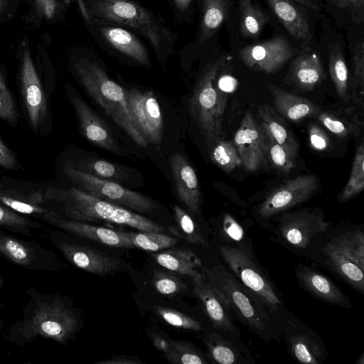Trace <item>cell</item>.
<instances>
[{
  "mask_svg": "<svg viewBox=\"0 0 364 364\" xmlns=\"http://www.w3.org/2000/svg\"><path fill=\"white\" fill-rule=\"evenodd\" d=\"M265 153L267 161L277 173L288 174L294 168V157L266 133Z\"/></svg>",
  "mask_w": 364,
  "mask_h": 364,
  "instance_id": "cell-43",
  "label": "cell"
},
{
  "mask_svg": "<svg viewBox=\"0 0 364 364\" xmlns=\"http://www.w3.org/2000/svg\"><path fill=\"white\" fill-rule=\"evenodd\" d=\"M0 256L21 267L40 271L62 266L56 255L34 241L26 240L0 229Z\"/></svg>",
  "mask_w": 364,
  "mask_h": 364,
  "instance_id": "cell-11",
  "label": "cell"
},
{
  "mask_svg": "<svg viewBox=\"0 0 364 364\" xmlns=\"http://www.w3.org/2000/svg\"><path fill=\"white\" fill-rule=\"evenodd\" d=\"M232 141L245 170L255 172L266 166L265 133L251 111L245 112Z\"/></svg>",
  "mask_w": 364,
  "mask_h": 364,
  "instance_id": "cell-15",
  "label": "cell"
},
{
  "mask_svg": "<svg viewBox=\"0 0 364 364\" xmlns=\"http://www.w3.org/2000/svg\"><path fill=\"white\" fill-rule=\"evenodd\" d=\"M299 4L311 8L316 9V6L314 4V0H296Z\"/></svg>",
  "mask_w": 364,
  "mask_h": 364,
  "instance_id": "cell-57",
  "label": "cell"
},
{
  "mask_svg": "<svg viewBox=\"0 0 364 364\" xmlns=\"http://www.w3.org/2000/svg\"><path fill=\"white\" fill-rule=\"evenodd\" d=\"M227 0H203V14L200 22L198 43L203 45L217 31L227 17Z\"/></svg>",
  "mask_w": 364,
  "mask_h": 364,
  "instance_id": "cell-34",
  "label": "cell"
},
{
  "mask_svg": "<svg viewBox=\"0 0 364 364\" xmlns=\"http://www.w3.org/2000/svg\"><path fill=\"white\" fill-rule=\"evenodd\" d=\"M38 9L43 13L47 18L53 17L56 7V0H35Z\"/></svg>",
  "mask_w": 364,
  "mask_h": 364,
  "instance_id": "cell-54",
  "label": "cell"
},
{
  "mask_svg": "<svg viewBox=\"0 0 364 364\" xmlns=\"http://www.w3.org/2000/svg\"><path fill=\"white\" fill-rule=\"evenodd\" d=\"M267 2L292 37L306 43L311 41L312 36L309 21L290 0H267Z\"/></svg>",
  "mask_w": 364,
  "mask_h": 364,
  "instance_id": "cell-28",
  "label": "cell"
},
{
  "mask_svg": "<svg viewBox=\"0 0 364 364\" xmlns=\"http://www.w3.org/2000/svg\"><path fill=\"white\" fill-rule=\"evenodd\" d=\"M125 92L129 108L139 131L148 142L154 145L161 144L164 120L154 92L135 88L125 90Z\"/></svg>",
  "mask_w": 364,
  "mask_h": 364,
  "instance_id": "cell-13",
  "label": "cell"
},
{
  "mask_svg": "<svg viewBox=\"0 0 364 364\" xmlns=\"http://www.w3.org/2000/svg\"><path fill=\"white\" fill-rule=\"evenodd\" d=\"M170 166L178 198L190 212L198 213L201 194L195 170L185 156L179 152L171 156Z\"/></svg>",
  "mask_w": 364,
  "mask_h": 364,
  "instance_id": "cell-22",
  "label": "cell"
},
{
  "mask_svg": "<svg viewBox=\"0 0 364 364\" xmlns=\"http://www.w3.org/2000/svg\"><path fill=\"white\" fill-rule=\"evenodd\" d=\"M193 291L201 303L203 309L212 323L219 331L228 333L231 338L238 339L240 332L235 325L230 310L211 287L203 277L192 281Z\"/></svg>",
  "mask_w": 364,
  "mask_h": 364,
  "instance_id": "cell-18",
  "label": "cell"
},
{
  "mask_svg": "<svg viewBox=\"0 0 364 364\" xmlns=\"http://www.w3.org/2000/svg\"><path fill=\"white\" fill-rule=\"evenodd\" d=\"M319 179L313 175L299 176L272 191L257 209L260 222H267L311 198L318 191Z\"/></svg>",
  "mask_w": 364,
  "mask_h": 364,
  "instance_id": "cell-10",
  "label": "cell"
},
{
  "mask_svg": "<svg viewBox=\"0 0 364 364\" xmlns=\"http://www.w3.org/2000/svg\"><path fill=\"white\" fill-rule=\"evenodd\" d=\"M63 209L71 220L80 222L104 221L127 225L144 232H164L161 225L127 208L105 201L72 187L64 191Z\"/></svg>",
  "mask_w": 364,
  "mask_h": 364,
  "instance_id": "cell-5",
  "label": "cell"
},
{
  "mask_svg": "<svg viewBox=\"0 0 364 364\" xmlns=\"http://www.w3.org/2000/svg\"><path fill=\"white\" fill-rule=\"evenodd\" d=\"M16 164L14 153L0 140V167L12 169Z\"/></svg>",
  "mask_w": 364,
  "mask_h": 364,
  "instance_id": "cell-52",
  "label": "cell"
},
{
  "mask_svg": "<svg viewBox=\"0 0 364 364\" xmlns=\"http://www.w3.org/2000/svg\"><path fill=\"white\" fill-rule=\"evenodd\" d=\"M134 247L149 252H157L174 246L178 240L162 232H127Z\"/></svg>",
  "mask_w": 364,
  "mask_h": 364,
  "instance_id": "cell-42",
  "label": "cell"
},
{
  "mask_svg": "<svg viewBox=\"0 0 364 364\" xmlns=\"http://www.w3.org/2000/svg\"><path fill=\"white\" fill-rule=\"evenodd\" d=\"M53 245L75 267L97 275L114 272L119 267L117 259L95 249L70 242L59 232L50 233Z\"/></svg>",
  "mask_w": 364,
  "mask_h": 364,
  "instance_id": "cell-16",
  "label": "cell"
},
{
  "mask_svg": "<svg viewBox=\"0 0 364 364\" xmlns=\"http://www.w3.org/2000/svg\"><path fill=\"white\" fill-rule=\"evenodd\" d=\"M309 141L312 149L316 151H327L331 146L329 136L316 124H311L309 127Z\"/></svg>",
  "mask_w": 364,
  "mask_h": 364,
  "instance_id": "cell-50",
  "label": "cell"
},
{
  "mask_svg": "<svg viewBox=\"0 0 364 364\" xmlns=\"http://www.w3.org/2000/svg\"><path fill=\"white\" fill-rule=\"evenodd\" d=\"M258 117L265 133L295 158L299 148L297 141L277 112L269 104L262 105L258 108Z\"/></svg>",
  "mask_w": 364,
  "mask_h": 364,
  "instance_id": "cell-26",
  "label": "cell"
},
{
  "mask_svg": "<svg viewBox=\"0 0 364 364\" xmlns=\"http://www.w3.org/2000/svg\"><path fill=\"white\" fill-rule=\"evenodd\" d=\"M69 98L77 114L84 136L92 144L110 152L119 151L112 133L105 122L71 89Z\"/></svg>",
  "mask_w": 364,
  "mask_h": 364,
  "instance_id": "cell-19",
  "label": "cell"
},
{
  "mask_svg": "<svg viewBox=\"0 0 364 364\" xmlns=\"http://www.w3.org/2000/svg\"><path fill=\"white\" fill-rule=\"evenodd\" d=\"M88 22L127 26L143 35L159 60L169 56L176 35L151 11L134 0H83Z\"/></svg>",
  "mask_w": 364,
  "mask_h": 364,
  "instance_id": "cell-2",
  "label": "cell"
},
{
  "mask_svg": "<svg viewBox=\"0 0 364 364\" xmlns=\"http://www.w3.org/2000/svg\"><path fill=\"white\" fill-rule=\"evenodd\" d=\"M294 54L295 50L286 38L276 36L244 46L238 56L250 69L271 74L279 70Z\"/></svg>",
  "mask_w": 364,
  "mask_h": 364,
  "instance_id": "cell-14",
  "label": "cell"
},
{
  "mask_svg": "<svg viewBox=\"0 0 364 364\" xmlns=\"http://www.w3.org/2000/svg\"><path fill=\"white\" fill-rule=\"evenodd\" d=\"M46 223L70 234L104 245L120 248H134L127 232L114 230L71 219H64L58 214L50 218Z\"/></svg>",
  "mask_w": 364,
  "mask_h": 364,
  "instance_id": "cell-20",
  "label": "cell"
},
{
  "mask_svg": "<svg viewBox=\"0 0 364 364\" xmlns=\"http://www.w3.org/2000/svg\"><path fill=\"white\" fill-rule=\"evenodd\" d=\"M6 5V0H0V12L2 11Z\"/></svg>",
  "mask_w": 364,
  "mask_h": 364,
  "instance_id": "cell-59",
  "label": "cell"
},
{
  "mask_svg": "<svg viewBox=\"0 0 364 364\" xmlns=\"http://www.w3.org/2000/svg\"><path fill=\"white\" fill-rule=\"evenodd\" d=\"M290 355L299 363L322 364L328 352L321 337L291 313L286 317L282 328Z\"/></svg>",
  "mask_w": 364,
  "mask_h": 364,
  "instance_id": "cell-12",
  "label": "cell"
},
{
  "mask_svg": "<svg viewBox=\"0 0 364 364\" xmlns=\"http://www.w3.org/2000/svg\"><path fill=\"white\" fill-rule=\"evenodd\" d=\"M202 272L231 315L242 325L266 342L280 341L287 316L274 311L224 267H203Z\"/></svg>",
  "mask_w": 364,
  "mask_h": 364,
  "instance_id": "cell-1",
  "label": "cell"
},
{
  "mask_svg": "<svg viewBox=\"0 0 364 364\" xmlns=\"http://www.w3.org/2000/svg\"><path fill=\"white\" fill-rule=\"evenodd\" d=\"M218 231L224 245L235 246L250 243L244 227L230 213L223 215Z\"/></svg>",
  "mask_w": 364,
  "mask_h": 364,
  "instance_id": "cell-46",
  "label": "cell"
},
{
  "mask_svg": "<svg viewBox=\"0 0 364 364\" xmlns=\"http://www.w3.org/2000/svg\"><path fill=\"white\" fill-rule=\"evenodd\" d=\"M318 121L330 132L340 138L358 134L362 123L352 111H324L316 116Z\"/></svg>",
  "mask_w": 364,
  "mask_h": 364,
  "instance_id": "cell-33",
  "label": "cell"
},
{
  "mask_svg": "<svg viewBox=\"0 0 364 364\" xmlns=\"http://www.w3.org/2000/svg\"><path fill=\"white\" fill-rule=\"evenodd\" d=\"M164 356L173 364H206L204 355L190 342L168 340Z\"/></svg>",
  "mask_w": 364,
  "mask_h": 364,
  "instance_id": "cell-40",
  "label": "cell"
},
{
  "mask_svg": "<svg viewBox=\"0 0 364 364\" xmlns=\"http://www.w3.org/2000/svg\"><path fill=\"white\" fill-rule=\"evenodd\" d=\"M3 278L0 276V288L3 286Z\"/></svg>",
  "mask_w": 364,
  "mask_h": 364,
  "instance_id": "cell-61",
  "label": "cell"
},
{
  "mask_svg": "<svg viewBox=\"0 0 364 364\" xmlns=\"http://www.w3.org/2000/svg\"><path fill=\"white\" fill-rule=\"evenodd\" d=\"M65 172L77 188L105 201L139 213H150L157 208L150 198L118 183L98 178L73 167H66Z\"/></svg>",
  "mask_w": 364,
  "mask_h": 364,
  "instance_id": "cell-8",
  "label": "cell"
},
{
  "mask_svg": "<svg viewBox=\"0 0 364 364\" xmlns=\"http://www.w3.org/2000/svg\"><path fill=\"white\" fill-rule=\"evenodd\" d=\"M41 228V225L37 221L25 217L0 202V229L34 237Z\"/></svg>",
  "mask_w": 364,
  "mask_h": 364,
  "instance_id": "cell-35",
  "label": "cell"
},
{
  "mask_svg": "<svg viewBox=\"0 0 364 364\" xmlns=\"http://www.w3.org/2000/svg\"><path fill=\"white\" fill-rule=\"evenodd\" d=\"M209 156L213 163L229 173L242 166V160L232 141L218 139L210 144Z\"/></svg>",
  "mask_w": 364,
  "mask_h": 364,
  "instance_id": "cell-39",
  "label": "cell"
},
{
  "mask_svg": "<svg viewBox=\"0 0 364 364\" xmlns=\"http://www.w3.org/2000/svg\"><path fill=\"white\" fill-rule=\"evenodd\" d=\"M173 213L177 230H179L181 237L194 245L203 247H209V243L188 213L178 205L173 206Z\"/></svg>",
  "mask_w": 364,
  "mask_h": 364,
  "instance_id": "cell-44",
  "label": "cell"
},
{
  "mask_svg": "<svg viewBox=\"0 0 364 364\" xmlns=\"http://www.w3.org/2000/svg\"><path fill=\"white\" fill-rule=\"evenodd\" d=\"M163 250L151 255L159 265L168 271L188 276L192 281L203 277L201 262L191 249L172 246Z\"/></svg>",
  "mask_w": 364,
  "mask_h": 364,
  "instance_id": "cell-25",
  "label": "cell"
},
{
  "mask_svg": "<svg viewBox=\"0 0 364 364\" xmlns=\"http://www.w3.org/2000/svg\"><path fill=\"white\" fill-rule=\"evenodd\" d=\"M101 37L113 48L143 65H149L147 49L132 32L109 24H98Z\"/></svg>",
  "mask_w": 364,
  "mask_h": 364,
  "instance_id": "cell-24",
  "label": "cell"
},
{
  "mask_svg": "<svg viewBox=\"0 0 364 364\" xmlns=\"http://www.w3.org/2000/svg\"><path fill=\"white\" fill-rule=\"evenodd\" d=\"M80 166V170L95 177L118 183L127 181L129 176L127 168L100 159H86Z\"/></svg>",
  "mask_w": 364,
  "mask_h": 364,
  "instance_id": "cell-37",
  "label": "cell"
},
{
  "mask_svg": "<svg viewBox=\"0 0 364 364\" xmlns=\"http://www.w3.org/2000/svg\"><path fill=\"white\" fill-rule=\"evenodd\" d=\"M336 6L345 9L351 15L352 19L361 23L364 17V0H330Z\"/></svg>",
  "mask_w": 364,
  "mask_h": 364,
  "instance_id": "cell-51",
  "label": "cell"
},
{
  "mask_svg": "<svg viewBox=\"0 0 364 364\" xmlns=\"http://www.w3.org/2000/svg\"><path fill=\"white\" fill-rule=\"evenodd\" d=\"M76 74L87 94L105 113L138 145L146 147L148 141L137 129L128 106L125 89L111 80L94 60L82 58L75 65Z\"/></svg>",
  "mask_w": 364,
  "mask_h": 364,
  "instance_id": "cell-4",
  "label": "cell"
},
{
  "mask_svg": "<svg viewBox=\"0 0 364 364\" xmlns=\"http://www.w3.org/2000/svg\"><path fill=\"white\" fill-rule=\"evenodd\" d=\"M152 284L156 291L163 295L174 296L188 290L186 284L175 274L156 270L152 276Z\"/></svg>",
  "mask_w": 364,
  "mask_h": 364,
  "instance_id": "cell-47",
  "label": "cell"
},
{
  "mask_svg": "<svg viewBox=\"0 0 364 364\" xmlns=\"http://www.w3.org/2000/svg\"><path fill=\"white\" fill-rule=\"evenodd\" d=\"M176 6L181 11H186L191 5L192 0H173Z\"/></svg>",
  "mask_w": 364,
  "mask_h": 364,
  "instance_id": "cell-56",
  "label": "cell"
},
{
  "mask_svg": "<svg viewBox=\"0 0 364 364\" xmlns=\"http://www.w3.org/2000/svg\"><path fill=\"white\" fill-rule=\"evenodd\" d=\"M218 88L225 95L227 92L232 91L237 85V81L230 75H224L216 81Z\"/></svg>",
  "mask_w": 364,
  "mask_h": 364,
  "instance_id": "cell-55",
  "label": "cell"
},
{
  "mask_svg": "<svg viewBox=\"0 0 364 364\" xmlns=\"http://www.w3.org/2000/svg\"><path fill=\"white\" fill-rule=\"evenodd\" d=\"M290 71L293 82L307 91L315 89L326 78L320 57L316 53H304L296 56Z\"/></svg>",
  "mask_w": 364,
  "mask_h": 364,
  "instance_id": "cell-27",
  "label": "cell"
},
{
  "mask_svg": "<svg viewBox=\"0 0 364 364\" xmlns=\"http://www.w3.org/2000/svg\"><path fill=\"white\" fill-rule=\"evenodd\" d=\"M27 306L24 318L15 324L10 336L22 342L31 341L37 336L66 343L77 331L79 319L75 312L61 299L41 295L35 291Z\"/></svg>",
  "mask_w": 364,
  "mask_h": 364,
  "instance_id": "cell-3",
  "label": "cell"
},
{
  "mask_svg": "<svg viewBox=\"0 0 364 364\" xmlns=\"http://www.w3.org/2000/svg\"><path fill=\"white\" fill-rule=\"evenodd\" d=\"M364 189V146L360 142L356 149L348 181L338 196L340 203H345Z\"/></svg>",
  "mask_w": 364,
  "mask_h": 364,
  "instance_id": "cell-41",
  "label": "cell"
},
{
  "mask_svg": "<svg viewBox=\"0 0 364 364\" xmlns=\"http://www.w3.org/2000/svg\"><path fill=\"white\" fill-rule=\"evenodd\" d=\"M275 221L277 234L296 249L307 248L315 237L325 233L331 226L319 208L285 211Z\"/></svg>",
  "mask_w": 364,
  "mask_h": 364,
  "instance_id": "cell-9",
  "label": "cell"
},
{
  "mask_svg": "<svg viewBox=\"0 0 364 364\" xmlns=\"http://www.w3.org/2000/svg\"><path fill=\"white\" fill-rule=\"evenodd\" d=\"M208 357L220 364L255 363L252 358L241 353L233 341L227 340L218 333H212L205 340Z\"/></svg>",
  "mask_w": 364,
  "mask_h": 364,
  "instance_id": "cell-31",
  "label": "cell"
},
{
  "mask_svg": "<svg viewBox=\"0 0 364 364\" xmlns=\"http://www.w3.org/2000/svg\"><path fill=\"white\" fill-rule=\"evenodd\" d=\"M22 95L30 123L38 129L48 115V104L41 83L31 58L25 48L21 68Z\"/></svg>",
  "mask_w": 364,
  "mask_h": 364,
  "instance_id": "cell-17",
  "label": "cell"
},
{
  "mask_svg": "<svg viewBox=\"0 0 364 364\" xmlns=\"http://www.w3.org/2000/svg\"><path fill=\"white\" fill-rule=\"evenodd\" d=\"M267 87L277 113L289 121L299 122L306 118L316 117L321 112L320 108L309 99L294 95L272 84H267Z\"/></svg>",
  "mask_w": 364,
  "mask_h": 364,
  "instance_id": "cell-23",
  "label": "cell"
},
{
  "mask_svg": "<svg viewBox=\"0 0 364 364\" xmlns=\"http://www.w3.org/2000/svg\"><path fill=\"white\" fill-rule=\"evenodd\" d=\"M296 277L299 286L316 299L329 304L351 308L347 295L321 272L299 264L296 268Z\"/></svg>",
  "mask_w": 364,
  "mask_h": 364,
  "instance_id": "cell-21",
  "label": "cell"
},
{
  "mask_svg": "<svg viewBox=\"0 0 364 364\" xmlns=\"http://www.w3.org/2000/svg\"><path fill=\"white\" fill-rule=\"evenodd\" d=\"M221 60L208 64L198 78L189 100V111L205 140L213 142L224 139L223 113L226 95L217 86Z\"/></svg>",
  "mask_w": 364,
  "mask_h": 364,
  "instance_id": "cell-6",
  "label": "cell"
},
{
  "mask_svg": "<svg viewBox=\"0 0 364 364\" xmlns=\"http://www.w3.org/2000/svg\"><path fill=\"white\" fill-rule=\"evenodd\" d=\"M220 255L230 272L276 312L287 316L282 295L255 256L251 243L221 245Z\"/></svg>",
  "mask_w": 364,
  "mask_h": 364,
  "instance_id": "cell-7",
  "label": "cell"
},
{
  "mask_svg": "<svg viewBox=\"0 0 364 364\" xmlns=\"http://www.w3.org/2000/svg\"><path fill=\"white\" fill-rule=\"evenodd\" d=\"M240 29L244 37L256 38L262 33L268 16L252 0H240Z\"/></svg>",
  "mask_w": 364,
  "mask_h": 364,
  "instance_id": "cell-36",
  "label": "cell"
},
{
  "mask_svg": "<svg viewBox=\"0 0 364 364\" xmlns=\"http://www.w3.org/2000/svg\"><path fill=\"white\" fill-rule=\"evenodd\" d=\"M364 356H363V353L361 354V355L360 356V358H358V360H357L356 363L358 364H363L364 363Z\"/></svg>",
  "mask_w": 364,
  "mask_h": 364,
  "instance_id": "cell-60",
  "label": "cell"
},
{
  "mask_svg": "<svg viewBox=\"0 0 364 364\" xmlns=\"http://www.w3.org/2000/svg\"><path fill=\"white\" fill-rule=\"evenodd\" d=\"M0 118L10 124H15L18 114L13 97L6 86L4 77L0 72Z\"/></svg>",
  "mask_w": 364,
  "mask_h": 364,
  "instance_id": "cell-49",
  "label": "cell"
},
{
  "mask_svg": "<svg viewBox=\"0 0 364 364\" xmlns=\"http://www.w3.org/2000/svg\"><path fill=\"white\" fill-rule=\"evenodd\" d=\"M0 202L18 213L31 215L46 222L58 214L42 206L44 200L38 192L26 194L14 190L0 188Z\"/></svg>",
  "mask_w": 364,
  "mask_h": 364,
  "instance_id": "cell-29",
  "label": "cell"
},
{
  "mask_svg": "<svg viewBox=\"0 0 364 364\" xmlns=\"http://www.w3.org/2000/svg\"><path fill=\"white\" fill-rule=\"evenodd\" d=\"M154 309L159 317L170 326L195 332L201 331L200 322L180 311L161 306H155Z\"/></svg>",
  "mask_w": 364,
  "mask_h": 364,
  "instance_id": "cell-48",
  "label": "cell"
},
{
  "mask_svg": "<svg viewBox=\"0 0 364 364\" xmlns=\"http://www.w3.org/2000/svg\"><path fill=\"white\" fill-rule=\"evenodd\" d=\"M328 70L338 96L345 102L350 98L348 71L339 46H334L329 54Z\"/></svg>",
  "mask_w": 364,
  "mask_h": 364,
  "instance_id": "cell-38",
  "label": "cell"
},
{
  "mask_svg": "<svg viewBox=\"0 0 364 364\" xmlns=\"http://www.w3.org/2000/svg\"><path fill=\"white\" fill-rule=\"evenodd\" d=\"M77 2L85 19L88 21V15L83 0H77Z\"/></svg>",
  "mask_w": 364,
  "mask_h": 364,
  "instance_id": "cell-58",
  "label": "cell"
},
{
  "mask_svg": "<svg viewBox=\"0 0 364 364\" xmlns=\"http://www.w3.org/2000/svg\"><path fill=\"white\" fill-rule=\"evenodd\" d=\"M352 61L353 73L350 94H351L354 102L363 106L364 87V43L363 41L354 46Z\"/></svg>",
  "mask_w": 364,
  "mask_h": 364,
  "instance_id": "cell-45",
  "label": "cell"
},
{
  "mask_svg": "<svg viewBox=\"0 0 364 364\" xmlns=\"http://www.w3.org/2000/svg\"><path fill=\"white\" fill-rule=\"evenodd\" d=\"M2 326H3V322H2V320H1V318L0 317V329L2 328Z\"/></svg>",
  "mask_w": 364,
  "mask_h": 364,
  "instance_id": "cell-62",
  "label": "cell"
},
{
  "mask_svg": "<svg viewBox=\"0 0 364 364\" xmlns=\"http://www.w3.org/2000/svg\"><path fill=\"white\" fill-rule=\"evenodd\" d=\"M322 252L326 257L327 265L346 283L363 294L364 269L336 251L323 247Z\"/></svg>",
  "mask_w": 364,
  "mask_h": 364,
  "instance_id": "cell-30",
  "label": "cell"
},
{
  "mask_svg": "<svg viewBox=\"0 0 364 364\" xmlns=\"http://www.w3.org/2000/svg\"><path fill=\"white\" fill-rule=\"evenodd\" d=\"M323 247L341 254L364 269V235L361 230H350L338 235Z\"/></svg>",
  "mask_w": 364,
  "mask_h": 364,
  "instance_id": "cell-32",
  "label": "cell"
},
{
  "mask_svg": "<svg viewBox=\"0 0 364 364\" xmlns=\"http://www.w3.org/2000/svg\"><path fill=\"white\" fill-rule=\"evenodd\" d=\"M95 363L97 364H140L144 363L141 360L137 359L135 357L127 356V355H114L112 358L102 360Z\"/></svg>",
  "mask_w": 364,
  "mask_h": 364,
  "instance_id": "cell-53",
  "label": "cell"
}]
</instances>
